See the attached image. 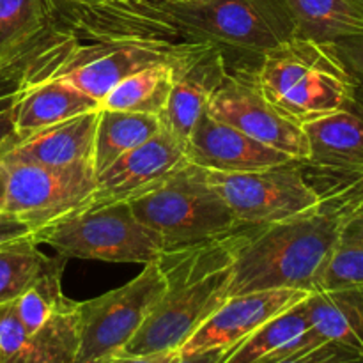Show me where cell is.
Segmentation results:
<instances>
[{
  "label": "cell",
  "instance_id": "obj_21",
  "mask_svg": "<svg viewBox=\"0 0 363 363\" xmlns=\"http://www.w3.org/2000/svg\"><path fill=\"white\" fill-rule=\"evenodd\" d=\"M294 35L333 45L363 35V11L351 0H284Z\"/></svg>",
  "mask_w": 363,
  "mask_h": 363
},
{
  "label": "cell",
  "instance_id": "obj_22",
  "mask_svg": "<svg viewBox=\"0 0 363 363\" xmlns=\"http://www.w3.org/2000/svg\"><path fill=\"white\" fill-rule=\"evenodd\" d=\"M162 130L158 116L124 112V110H99L96 126L92 167L96 174L116 162L124 152L144 144Z\"/></svg>",
  "mask_w": 363,
  "mask_h": 363
},
{
  "label": "cell",
  "instance_id": "obj_24",
  "mask_svg": "<svg viewBox=\"0 0 363 363\" xmlns=\"http://www.w3.org/2000/svg\"><path fill=\"white\" fill-rule=\"evenodd\" d=\"M177 64L181 62L156 64L124 78L105 96L101 108L149 113V116L160 117L169 99Z\"/></svg>",
  "mask_w": 363,
  "mask_h": 363
},
{
  "label": "cell",
  "instance_id": "obj_15",
  "mask_svg": "<svg viewBox=\"0 0 363 363\" xmlns=\"http://www.w3.org/2000/svg\"><path fill=\"white\" fill-rule=\"evenodd\" d=\"M308 142L305 165L330 174L363 172V92L342 108L303 124Z\"/></svg>",
  "mask_w": 363,
  "mask_h": 363
},
{
  "label": "cell",
  "instance_id": "obj_26",
  "mask_svg": "<svg viewBox=\"0 0 363 363\" xmlns=\"http://www.w3.org/2000/svg\"><path fill=\"white\" fill-rule=\"evenodd\" d=\"M363 287V199L344 222L318 291Z\"/></svg>",
  "mask_w": 363,
  "mask_h": 363
},
{
  "label": "cell",
  "instance_id": "obj_17",
  "mask_svg": "<svg viewBox=\"0 0 363 363\" xmlns=\"http://www.w3.org/2000/svg\"><path fill=\"white\" fill-rule=\"evenodd\" d=\"M99 110L101 106L28 135L2 152L0 160L46 167H67L82 162L92 163Z\"/></svg>",
  "mask_w": 363,
  "mask_h": 363
},
{
  "label": "cell",
  "instance_id": "obj_19",
  "mask_svg": "<svg viewBox=\"0 0 363 363\" xmlns=\"http://www.w3.org/2000/svg\"><path fill=\"white\" fill-rule=\"evenodd\" d=\"M311 328L363 360V287L314 291L305 298Z\"/></svg>",
  "mask_w": 363,
  "mask_h": 363
},
{
  "label": "cell",
  "instance_id": "obj_5",
  "mask_svg": "<svg viewBox=\"0 0 363 363\" xmlns=\"http://www.w3.org/2000/svg\"><path fill=\"white\" fill-rule=\"evenodd\" d=\"M38 245L66 259L149 264L167 250L163 241L135 216L130 202H89L32 234Z\"/></svg>",
  "mask_w": 363,
  "mask_h": 363
},
{
  "label": "cell",
  "instance_id": "obj_35",
  "mask_svg": "<svg viewBox=\"0 0 363 363\" xmlns=\"http://www.w3.org/2000/svg\"><path fill=\"white\" fill-rule=\"evenodd\" d=\"M170 2H181V0H170Z\"/></svg>",
  "mask_w": 363,
  "mask_h": 363
},
{
  "label": "cell",
  "instance_id": "obj_6",
  "mask_svg": "<svg viewBox=\"0 0 363 363\" xmlns=\"http://www.w3.org/2000/svg\"><path fill=\"white\" fill-rule=\"evenodd\" d=\"M167 20L201 41L266 53L294 35L284 0H156Z\"/></svg>",
  "mask_w": 363,
  "mask_h": 363
},
{
  "label": "cell",
  "instance_id": "obj_8",
  "mask_svg": "<svg viewBox=\"0 0 363 363\" xmlns=\"http://www.w3.org/2000/svg\"><path fill=\"white\" fill-rule=\"evenodd\" d=\"M165 287L160 262L144 269L124 286L98 298L78 301L80 346L74 363H98L128 346Z\"/></svg>",
  "mask_w": 363,
  "mask_h": 363
},
{
  "label": "cell",
  "instance_id": "obj_28",
  "mask_svg": "<svg viewBox=\"0 0 363 363\" xmlns=\"http://www.w3.org/2000/svg\"><path fill=\"white\" fill-rule=\"evenodd\" d=\"M272 363H363V360L347 347L335 342H321Z\"/></svg>",
  "mask_w": 363,
  "mask_h": 363
},
{
  "label": "cell",
  "instance_id": "obj_33",
  "mask_svg": "<svg viewBox=\"0 0 363 363\" xmlns=\"http://www.w3.org/2000/svg\"><path fill=\"white\" fill-rule=\"evenodd\" d=\"M6 194H7V179H6V170L0 165V211H4L6 206Z\"/></svg>",
  "mask_w": 363,
  "mask_h": 363
},
{
  "label": "cell",
  "instance_id": "obj_18",
  "mask_svg": "<svg viewBox=\"0 0 363 363\" xmlns=\"http://www.w3.org/2000/svg\"><path fill=\"white\" fill-rule=\"evenodd\" d=\"M321 342L326 340L311 328L305 300H301L229 347L220 363H272Z\"/></svg>",
  "mask_w": 363,
  "mask_h": 363
},
{
  "label": "cell",
  "instance_id": "obj_14",
  "mask_svg": "<svg viewBox=\"0 0 363 363\" xmlns=\"http://www.w3.org/2000/svg\"><path fill=\"white\" fill-rule=\"evenodd\" d=\"M186 158L211 172H250L293 162L291 156L261 144L206 110L188 137Z\"/></svg>",
  "mask_w": 363,
  "mask_h": 363
},
{
  "label": "cell",
  "instance_id": "obj_2",
  "mask_svg": "<svg viewBox=\"0 0 363 363\" xmlns=\"http://www.w3.org/2000/svg\"><path fill=\"white\" fill-rule=\"evenodd\" d=\"M243 229L160 255L165 287L124 353L156 354L179 351L184 346L195 330L229 298L233 254Z\"/></svg>",
  "mask_w": 363,
  "mask_h": 363
},
{
  "label": "cell",
  "instance_id": "obj_23",
  "mask_svg": "<svg viewBox=\"0 0 363 363\" xmlns=\"http://www.w3.org/2000/svg\"><path fill=\"white\" fill-rule=\"evenodd\" d=\"M57 16L53 0H0V62L30 50Z\"/></svg>",
  "mask_w": 363,
  "mask_h": 363
},
{
  "label": "cell",
  "instance_id": "obj_1",
  "mask_svg": "<svg viewBox=\"0 0 363 363\" xmlns=\"http://www.w3.org/2000/svg\"><path fill=\"white\" fill-rule=\"evenodd\" d=\"M337 177L311 209L268 225L245 227L233 254L229 296L319 289L344 222L363 199V172Z\"/></svg>",
  "mask_w": 363,
  "mask_h": 363
},
{
  "label": "cell",
  "instance_id": "obj_34",
  "mask_svg": "<svg viewBox=\"0 0 363 363\" xmlns=\"http://www.w3.org/2000/svg\"><path fill=\"white\" fill-rule=\"evenodd\" d=\"M351 2H353V4H357V6L360 7V9L363 11V0H351Z\"/></svg>",
  "mask_w": 363,
  "mask_h": 363
},
{
  "label": "cell",
  "instance_id": "obj_25",
  "mask_svg": "<svg viewBox=\"0 0 363 363\" xmlns=\"http://www.w3.org/2000/svg\"><path fill=\"white\" fill-rule=\"evenodd\" d=\"M55 259L43 254L32 238L0 245V305L16 301Z\"/></svg>",
  "mask_w": 363,
  "mask_h": 363
},
{
  "label": "cell",
  "instance_id": "obj_13",
  "mask_svg": "<svg viewBox=\"0 0 363 363\" xmlns=\"http://www.w3.org/2000/svg\"><path fill=\"white\" fill-rule=\"evenodd\" d=\"M78 346V301L67 300L34 333L23 328L14 303L0 305V363H74Z\"/></svg>",
  "mask_w": 363,
  "mask_h": 363
},
{
  "label": "cell",
  "instance_id": "obj_31",
  "mask_svg": "<svg viewBox=\"0 0 363 363\" xmlns=\"http://www.w3.org/2000/svg\"><path fill=\"white\" fill-rule=\"evenodd\" d=\"M179 358V351H165V353L156 354H128L121 351L98 363H176Z\"/></svg>",
  "mask_w": 363,
  "mask_h": 363
},
{
  "label": "cell",
  "instance_id": "obj_11",
  "mask_svg": "<svg viewBox=\"0 0 363 363\" xmlns=\"http://www.w3.org/2000/svg\"><path fill=\"white\" fill-rule=\"evenodd\" d=\"M311 293L300 289H266L229 296L184 342L181 357L211 350H229L280 312L300 303Z\"/></svg>",
  "mask_w": 363,
  "mask_h": 363
},
{
  "label": "cell",
  "instance_id": "obj_12",
  "mask_svg": "<svg viewBox=\"0 0 363 363\" xmlns=\"http://www.w3.org/2000/svg\"><path fill=\"white\" fill-rule=\"evenodd\" d=\"M186 163L183 142L162 128L147 142L124 152L96 174L98 188L92 202H130L158 186Z\"/></svg>",
  "mask_w": 363,
  "mask_h": 363
},
{
  "label": "cell",
  "instance_id": "obj_29",
  "mask_svg": "<svg viewBox=\"0 0 363 363\" xmlns=\"http://www.w3.org/2000/svg\"><path fill=\"white\" fill-rule=\"evenodd\" d=\"M330 48L335 52L340 62L353 77L357 87L363 92V35L342 39V41L330 45Z\"/></svg>",
  "mask_w": 363,
  "mask_h": 363
},
{
  "label": "cell",
  "instance_id": "obj_16",
  "mask_svg": "<svg viewBox=\"0 0 363 363\" xmlns=\"http://www.w3.org/2000/svg\"><path fill=\"white\" fill-rule=\"evenodd\" d=\"M222 48L211 46L176 66L174 84L160 123L172 137L186 144L195 124L208 110V103L225 77Z\"/></svg>",
  "mask_w": 363,
  "mask_h": 363
},
{
  "label": "cell",
  "instance_id": "obj_27",
  "mask_svg": "<svg viewBox=\"0 0 363 363\" xmlns=\"http://www.w3.org/2000/svg\"><path fill=\"white\" fill-rule=\"evenodd\" d=\"M64 262H66V257L57 255L55 262L16 301H13L18 319L27 333L38 332L69 300L64 296L62 286H60Z\"/></svg>",
  "mask_w": 363,
  "mask_h": 363
},
{
  "label": "cell",
  "instance_id": "obj_20",
  "mask_svg": "<svg viewBox=\"0 0 363 363\" xmlns=\"http://www.w3.org/2000/svg\"><path fill=\"white\" fill-rule=\"evenodd\" d=\"M99 103L62 77L23 89L16 106L18 140L52 124L99 108ZM16 140V142H18Z\"/></svg>",
  "mask_w": 363,
  "mask_h": 363
},
{
  "label": "cell",
  "instance_id": "obj_9",
  "mask_svg": "<svg viewBox=\"0 0 363 363\" xmlns=\"http://www.w3.org/2000/svg\"><path fill=\"white\" fill-rule=\"evenodd\" d=\"M0 165L7 179L4 211L16 215L34 233L87 206L98 188L91 162L46 167L0 160Z\"/></svg>",
  "mask_w": 363,
  "mask_h": 363
},
{
  "label": "cell",
  "instance_id": "obj_7",
  "mask_svg": "<svg viewBox=\"0 0 363 363\" xmlns=\"http://www.w3.org/2000/svg\"><path fill=\"white\" fill-rule=\"evenodd\" d=\"M208 172V181L243 227L291 218L321 201V190L305 177L303 162H287L250 172Z\"/></svg>",
  "mask_w": 363,
  "mask_h": 363
},
{
  "label": "cell",
  "instance_id": "obj_32",
  "mask_svg": "<svg viewBox=\"0 0 363 363\" xmlns=\"http://www.w3.org/2000/svg\"><path fill=\"white\" fill-rule=\"evenodd\" d=\"M227 350H211L204 351V353L188 354V357H181L176 363H220Z\"/></svg>",
  "mask_w": 363,
  "mask_h": 363
},
{
  "label": "cell",
  "instance_id": "obj_30",
  "mask_svg": "<svg viewBox=\"0 0 363 363\" xmlns=\"http://www.w3.org/2000/svg\"><path fill=\"white\" fill-rule=\"evenodd\" d=\"M34 230L16 215L7 211H0V245L13 243V241L32 238Z\"/></svg>",
  "mask_w": 363,
  "mask_h": 363
},
{
  "label": "cell",
  "instance_id": "obj_4",
  "mask_svg": "<svg viewBox=\"0 0 363 363\" xmlns=\"http://www.w3.org/2000/svg\"><path fill=\"white\" fill-rule=\"evenodd\" d=\"M135 216L167 250L194 247L243 229L202 167L188 162L152 190L130 201Z\"/></svg>",
  "mask_w": 363,
  "mask_h": 363
},
{
  "label": "cell",
  "instance_id": "obj_3",
  "mask_svg": "<svg viewBox=\"0 0 363 363\" xmlns=\"http://www.w3.org/2000/svg\"><path fill=\"white\" fill-rule=\"evenodd\" d=\"M257 87L277 110L303 126L346 106L357 84L330 45L293 35L262 53Z\"/></svg>",
  "mask_w": 363,
  "mask_h": 363
},
{
  "label": "cell",
  "instance_id": "obj_10",
  "mask_svg": "<svg viewBox=\"0 0 363 363\" xmlns=\"http://www.w3.org/2000/svg\"><path fill=\"white\" fill-rule=\"evenodd\" d=\"M208 112L261 144L307 162L308 142L303 126L284 116L266 99L252 74H225L208 103Z\"/></svg>",
  "mask_w": 363,
  "mask_h": 363
}]
</instances>
